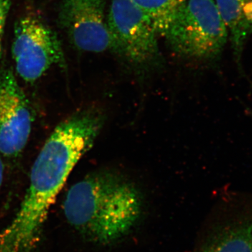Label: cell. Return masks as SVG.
<instances>
[{"mask_svg":"<svg viewBox=\"0 0 252 252\" xmlns=\"http://www.w3.org/2000/svg\"><path fill=\"white\" fill-rule=\"evenodd\" d=\"M143 196L128 177L117 170H101L69 189L64 217L86 240L110 245L128 234L143 210Z\"/></svg>","mask_w":252,"mask_h":252,"instance_id":"obj_1","label":"cell"},{"mask_svg":"<svg viewBox=\"0 0 252 252\" xmlns=\"http://www.w3.org/2000/svg\"><path fill=\"white\" fill-rule=\"evenodd\" d=\"M247 112H248V114L252 117V109L247 108Z\"/></svg>","mask_w":252,"mask_h":252,"instance_id":"obj_13","label":"cell"},{"mask_svg":"<svg viewBox=\"0 0 252 252\" xmlns=\"http://www.w3.org/2000/svg\"><path fill=\"white\" fill-rule=\"evenodd\" d=\"M228 33L235 63L243 74L242 58L252 37V0H214Z\"/></svg>","mask_w":252,"mask_h":252,"instance_id":"obj_8","label":"cell"},{"mask_svg":"<svg viewBox=\"0 0 252 252\" xmlns=\"http://www.w3.org/2000/svg\"><path fill=\"white\" fill-rule=\"evenodd\" d=\"M162 36L182 59L215 62L228 41V33L214 0H186L177 7Z\"/></svg>","mask_w":252,"mask_h":252,"instance_id":"obj_3","label":"cell"},{"mask_svg":"<svg viewBox=\"0 0 252 252\" xmlns=\"http://www.w3.org/2000/svg\"><path fill=\"white\" fill-rule=\"evenodd\" d=\"M110 50L124 67L145 77L161 69L158 32L148 15L131 0H112L107 14Z\"/></svg>","mask_w":252,"mask_h":252,"instance_id":"obj_4","label":"cell"},{"mask_svg":"<svg viewBox=\"0 0 252 252\" xmlns=\"http://www.w3.org/2000/svg\"><path fill=\"white\" fill-rule=\"evenodd\" d=\"M107 0H63L59 23L76 49L90 53L110 50Z\"/></svg>","mask_w":252,"mask_h":252,"instance_id":"obj_6","label":"cell"},{"mask_svg":"<svg viewBox=\"0 0 252 252\" xmlns=\"http://www.w3.org/2000/svg\"><path fill=\"white\" fill-rule=\"evenodd\" d=\"M146 13L162 35L167 23L180 5L186 0H131Z\"/></svg>","mask_w":252,"mask_h":252,"instance_id":"obj_10","label":"cell"},{"mask_svg":"<svg viewBox=\"0 0 252 252\" xmlns=\"http://www.w3.org/2000/svg\"><path fill=\"white\" fill-rule=\"evenodd\" d=\"M200 252H252V205L217 230Z\"/></svg>","mask_w":252,"mask_h":252,"instance_id":"obj_9","label":"cell"},{"mask_svg":"<svg viewBox=\"0 0 252 252\" xmlns=\"http://www.w3.org/2000/svg\"><path fill=\"white\" fill-rule=\"evenodd\" d=\"M11 53L16 72L26 82L37 81L53 66L66 65L57 34L34 16H24L16 22Z\"/></svg>","mask_w":252,"mask_h":252,"instance_id":"obj_5","label":"cell"},{"mask_svg":"<svg viewBox=\"0 0 252 252\" xmlns=\"http://www.w3.org/2000/svg\"><path fill=\"white\" fill-rule=\"evenodd\" d=\"M3 177H4V165H3L2 160L0 158V187L2 184Z\"/></svg>","mask_w":252,"mask_h":252,"instance_id":"obj_12","label":"cell"},{"mask_svg":"<svg viewBox=\"0 0 252 252\" xmlns=\"http://www.w3.org/2000/svg\"><path fill=\"white\" fill-rule=\"evenodd\" d=\"M105 121V113L94 107L74 114L56 127L33 164L20 210L47 220L68 177L93 147Z\"/></svg>","mask_w":252,"mask_h":252,"instance_id":"obj_2","label":"cell"},{"mask_svg":"<svg viewBox=\"0 0 252 252\" xmlns=\"http://www.w3.org/2000/svg\"><path fill=\"white\" fill-rule=\"evenodd\" d=\"M10 7L11 0H0V59L2 55L3 36Z\"/></svg>","mask_w":252,"mask_h":252,"instance_id":"obj_11","label":"cell"},{"mask_svg":"<svg viewBox=\"0 0 252 252\" xmlns=\"http://www.w3.org/2000/svg\"><path fill=\"white\" fill-rule=\"evenodd\" d=\"M32 117L29 102L11 68L0 69V153L15 157L28 143Z\"/></svg>","mask_w":252,"mask_h":252,"instance_id":"obj_7","label":"cell"}]
</instances>
